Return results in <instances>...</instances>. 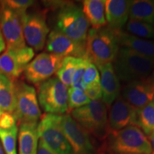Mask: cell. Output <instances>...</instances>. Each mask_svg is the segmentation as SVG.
<instances>
[{"label": "cell", "instance_id": "3", "mask_svg": "<svg viewBox=\"0 0 154 154\" xmlns=\"http://www.w3.org/2000/svg\"><path fill=\"white\" fill-rule=\"evenodd\" d=\"M72 118L88 133L99 138H103L109 133L106 105L101 99L72 111Z\"/></svg>", "mask_w": 154, "mask_h": 154}, {"label": "cell", "instance_id": "36", "mask_svg": "<svg viewBox=\"0 0 154 154\" xmlns=\"http://www.w3.org/2000/svg\"><path fill=\"white\" fill-rule=\"evenodd\" d=\"M148 138H149V140L151 145V149H152L151 154H154V133H153V134H151L150 136H148Z\"/></svg>", "mask_w": 154, "mask_h": 154}, {"label": "cell", "instance_id": "33", "mask_svg": "<svg viewBox=\"0 0 154 154\" xmlns=\"http://www.w3.org/2000/svg\"><path fill=\"white\" fill-rule=\"evenodd\" d=\"M84 93L91 101H96L102 99V91L101 84L87 86L84 90Z\"/></svg>", "mask_w": 154, "mask_h": 154}, {"label": "cell", "instance_id": "28", "mask_svg": "<svg viewBox=\"0 0 154 154\" xmlns=\"http://www.w3.org/2000/svg\"><path fill=\"white\" fill-rule=\"evenodd\" d=\"M91 102L84 91L74 87L68 88V111L84 106Z\"/></svg>", "mask_w": 154, "mask_h": 154}, {"label": "cell", "instance_id": "1", "mask_svg": "<svg viewBox=\"0 0 154 154\" xmlns=\"http://www.w3.org/2000/svg\"><path fill=\"white\" fill-rule=\"evenodd\" d=\"M86 55L96 66L112 63L119 49L116 31L109 27L92 28L86 41Z\"/></svg>", "mask_w": 154, "mask_h": 154}, {"label": "cell", "instance_id": "2", "mask_svg": "<svg viewBox=\"0 0 154 154\" xmlns=\"http://www.w3.org/2000/svg\"><path fill=\"white\" fill-rule=\"evenodd\" d=\"M113 68L119 81L128 83L149 78L154 69V60L132 50L119 47Z\"/></svg>", "mask_w": 154, "mask_h": 154}, {"label": "cell", "instance_id": "17", "mask_svg": "<svg viewBox=\"0 0 154 154\" xmlns=\"http://www.w3.org/2000/svg\"><path fill=\"white\" fill-rule=\"evenodd\" d=\"M131 1L107 0L105 1V15L109 27L116 31L120 29L127 23L129 17Z\"/></svg>", "mask_w": 154, "mask_h": 154}, {"label": "cell", "instance_id": "37", "mask_svg": "<svg viewBox=\"0 0 154 154\" xmlns=\"http://www.w3.org/2000/svg\"><path fill=\"white\" fill-rule=\"evenodd\" d=\"M149 78H150V79H151V80L152 81V82H153V84H154V69L153 70V72H152L151 74L150 75Z\"/></svg>", "mask_w": 154, "mask_h": 154}, {"label": "cell", "instance_id": "27", "mask_svg": "<svg viewBox=\"0 0 154 154\" xmlns=\"http://www.w3.org/2000/svg\"><path fill=\"white\" fill-rule=\"evenodd\" d=\"M18 131L17 125L8 130L0 129V141L5 154H17V140Z\"/></svg>", "mask_w": 154, "mask_h": 154}, {"label": "cell", "instance_id": "6", "mask_svg": "<svg viewBox=\"0 0 154 154\" xmlns=\"http://www.w3.org/2000/svg\"><path fill=\"white\" fill-rule=\"evenodd\" d=\"M112 134L111 149L116 154H151L149 138L137 126H127Z\"/></svg>", "mask_w": 154, "mask_h": 154}, {"label": "cell", "instance_id": "8", "mask_svg": "<svg viewBox=\"0 0 154 154\" xmlns=\"http://www.w3.org/2000/svg\"><path fill=\"white\" fill-rule=\"evenodd\" d=\"M38 138L57 154H74L68 140L61 131L58 115L45 113L37 126Z\"/></svg>", "mask_w": 154, "mask_h": 154}, {"label": "cell", "instance_id": "5", "mask_svg": "<svg viewBox=\"0 0 154 154\" xmlns=\"http://www.w3.org/2000/svg\"><path fill=\"white\" fill-rule=\"evenodd\" d=\"M38 101L50 114L63 115L68 111V88L58 78H50L37 86Z\"/></svg>", "mask_w": 154, "mask_h": 154}, {"label": "cell", "instance_id": "34", "mask_svg": "<svg viewBox=\"0 0 154 154\" xmlns=\"http://www.w3.org/2000/svg\"><path fill=\"white\" fill-rule=\"evenodd\" d=\"M36 154H57L52 150L49 149L41 139H38Z\"/></svg>", "mask_w": 154, "mask_h": 154}, {"label": "cell", "instance_id": "4", "mask_svg": "<svg viewBox=\"0 0 154 154\" xmlns=\"http://www.w3.org/2000/svg\"><path fill=\"white\" fill-rule=\"evenodd\" d=\"M56 20V29L74 41L86 43L89 24L80 7L70 4L63 5Z\"/></svg>", "mask_w": 154, "mask_h": 154}, {"label": "cell", "instance_id": "18", "mask_svg": "<svg viewBox=\"0 0 154 154\" xmlns=\"http://www.w3.org/2000/svg\"><path fill=\"white\" fill-rule=\"evenodd\" d=\"M119 46L154 60V41L135 36L126 32L116 31Z\"/></svg>", "mask_w": 154, "mask_h": 154}, {"label": "cell", "instance_id": "24", "mask_svg": "<svg viewBox=\"0 0 154 154\" xmlns=\"http://www.w3.org/2000/svg\"><path fill=\"white\" fill-rule=\"evenodd\" d=\"M80 59L81 58L73 57H64L56 73L57 78L68 88L72 87L73 79L79 64Z\"/></svg>", "mask_w": 154, "mask_h": 154}, {"label": "cell", "instance_id": "19", "mask_svg": "<svg viewBox=\"0 0 154 154\" xmlns=\"http://www.w3.org/2000/svg\"><path fill=\"white\" fill-rule=\"evenodd\" d=\"M37 123L22 124L18 131L19 154H36L38 142Z\"/></svg>", "mask_w": 154, "mask_h": 154}, {"label": "cell", "instance_id": "38", "mask_svg": "<svg viewBox=\"0 0 154 154\" xmlns=\"http://www.w3.org/2000/svg\"><path fill=\"white\" fill-rule=\"evenodd\" d=\"M0 154H5V151H4V150L2 149V146L1 145V143H0Z\"/></svg>", "mask_w": 154, "mask_h": 154}, {"label": "cell", "instance_id": "16", "mask_svg": "<svg viewBox=\"0 0 154 154\" xmlns=\"http://www.w3.org/2000/svg\"><path fill=\"white\" fill-rule=\"evenodd\" d=\"M97 68L100 71L102 101L106 105L111 106L120 96V81L116 74L112 63L100 65Z\"/></svg>", "mask_w": 154, "mask_h": 154}, {"label": "cell", "instance_id": "30", "mask_svg": "<svg viewBox=\"0 0 154 154\" xmlns=\"http://www.w3.org/2000/svg\"><path fill=\"white\" fill-rule=\"evenodd\" d=\"M88 61H89V59H88V57L81 58L79 64L76 72L74 74V79H73L72 87L79 88V89L82 90L84 91L86 89V86L83 82V76H84L86 65H87Z\"/></svg>", "mask_w": 154, "mask_h": 154}, {"label": "cell", "instance_id": "20", "mask_svg": "<svg viewBox=\"0 0 154 154\" xmlns=\"http://www.w3.org/2000/svg\"><path fill=\"white\" fill-rule=\"evenodd\" d=\"M82 11L93 28L103 27L107 24L103 0H85L83 2Z\"/></svg>", "mask_w": 154, "mask_h": 154}, {"label": "cell", "instance_id": "32", "mask_svg": "<svg viewBox=\"0 0 154 154\" xmlns=\"http://www.w3.org/2000/svg\"><path fill=\"white\" fill-rule=\"evenodd\" d=\"M17 125V120L13 113L2 112L0 114V129L8 130Z\"/></svg>", "mask_w": 154, "mask_h": 154}, {"label": "cell", "instance_id": "14", "mask_svg": "<svg viewBox=\"0 0 154 154\" xmlns=\"http://www.w3.org/2000/svg\"><path fill=\"white\" fill-rule=\"evenodd\" d=\"M154 84L150 78L127 83L122 90V98L138 109L153 101Z\"/></svg>", "mask_w": 154, "mask_h": 154}, {"label": "cell", "instance_id": "26", "mask_svg": "<svg viewBox=\"0 0 154 154\" xmlns=\"http://www.w3.org/2000/svg\"><path fill=\"white\" fill-rule=\"evenodd\" d=\"M128 33L139 38H154V26L140 21L129 19L126 23Z\"/></svg>", "mask_w": 154, "mask_h": 154}, {"label": "cell", "instance_id": "13", "mask_svg": "<svg viewBox=\"0 0 154 154\" xmlns=\"http://www.w3.org/2000/svg\"><path fill=\"white\" fill-rule=\"evenodd\" d=\"M46 43L47 51L54 54L62 57H87L86 43L74 41L56 29L50 32Z\"/></svg>", "mask_w": 154, "mask_h": 154}, {"label": "cell", "instance_id": "23", "mask_svg": "<svg viewBox=\"0 0 154 154\" xmlns=\"http://www.w3.org/2000/svg\"><path fill=\"white\" fill-rule=\"evenodd\" d=\"M129 17L131 19L154 25V1H131Z\"/></svg>", "mask_w": 154, "mask_h": 154}, {"label": "cell", "instance_id": "25", "mask_svg": "<svg viewBox=\"0 0 154 154\" xmlns=\"http://www.w3.org/2000/svg\"><path fill=\"white\" fill-rule=\"evenodd\" d=\"M136 126L149 136L154 133V103L152 101L145 106L136 109Z\"/></svg>", "mask_w": 154, "mask_h": 154}, {"label": "cell", "instance_id": "12", "mask_svg": "<svg viewBox=\"0 0 154 154\" xmlns=\"http://www.w3.org/2000/svg\"><path fill=\"white\" fill-rule=\"evenodd\" d=\"M25 42L36 51L44 49L47 42L49 28L46 19L40 13L25 12L19 14Z\"/></svg>", "mask_w": 154, "mask_h": 154}, {"label": "cell", "instance_id": "21", "mask_svg": "<svg viewBox=\"0 0 154 154\" xmlns=\"http://www.w3.org/2000/svg\"><path fill=\"white\" fill-rule=\"evenodd\" d=\"M15 82L0 74V112L14 113L16 106Z\"/></svg>", "mask_w": 154, "mask_h": 154}, {"label": "cell", "instance_id": "39", "mask_svg": "<svg viewBox=\"0 0 154 154\" xmlns=\"http://www.w3.org/2000/svg\"><path fill=\"white\" fill-rule=\"evenodd\" d=\"M153 103H154V96H153Z\"/></svg>", "mask_w": 154, "mask_h": 154}, {"label": "cell", "instance_id": "29", "mask_svg": "<svg viewBox=\"0 0 154 154\" xmlns=\"http://www.w3.org/2000/svg\"><path fill=\"white\" fill-rule=\"evenodd\" d=\"M83 82L86 88L100 84V74L97 66L90 60L86 65L85 72L83 76Z\"/></svg>", "mask_w": 154, "mask_h": 154}, {"label": "cell", "instance_id": "35", "mask_svg": "<svg viewBox=\"0 0 154 154\" xmlns=\"http://www.w3.org/2000/svg\"><path fill=\"white\" fill-rule=\"evenodd\" d=\"M6 49L5 42L4 40L2 34L1 29H0V54H2Z\"/></svg>", "mask_w": 154, "mask_h": 154}, {"label": "cell", "instance_id": "10", "mask_svg": "<svg viewBox=\"0 0 154 154\" xmlns=\"http://www.w3.org/2000/svg\"><path fill=\"white\" fill-rule=\"evenodd\" d=\"M58 123L74 154H94V148L88 133L72 116L58 115Z\"/></svg>", "mask_w": 154, "mask_h": 154}, {"label": "cell", "instance_id": "7", "mask_svg": "<svg viewBox=\"0 0 154 154\" xmlns=\"http://www.w3.org/2000/svg\"><path fill=\"white\" fill-rule=\"evenodd\" d=\"M16 106L13 113L19 125L37 123L41 119L37 94L33 86L22 82H15Z\"/></svg>", "mask_w": 154, "mask_h": 154}, {"label": "cell", "instance_id": "15", "mask_svg": "<svg viewBox=\"0 0 154 154\" xmlns=\"http://www.w3.org/2000/svg\"><path fill=\"white\" fill-rule=\"evenodd\" d=\"M136 109L119 96L113 102L109 112L108 125L111 133L119 131L127 126H136Z\"/></svg>", "mask_w": 154, "mask_h": 154}, {"label": "cell", "instance_id": "31", "mask_svg": "<svg viewBox=\"0 0 154 154\" xmlns=\"http://www.w3.org/2000/svg\"><path fill=\"white\" fill-rule=\"evenodd\" d=\"M2 2L7 7L19 14L26 12V9L34 2L32 0H7Z\"/></svg>", "mask_w": 154, "mask_h": 154}, {"label": "cell", "instance_id": "22", "mask_svg": "<svg viewBox=\"0 0 154 154\" xmlns=\"http://www.w3.org/2000/svg\"><path fill=\"white\" fill-rule=\"evenodd\" d=\"M24 69L19 62L16 51L6 49L0 54V74L16 80L24 72Z\"/></svg>", "mask_w": 154, "mask_h": 154}, {"label": "cell", "instance_id": "9", "mask_svg": "<svg viewBox=\"0 0 154 154\" xmlns=\"http://www.w3.org/2000/svg\"><path fill=\"white\" fill-rule=\"evenodd\" d=\"M0 29L6 49L17 51L26 47L20 15L0 2Z\"/></svg>", "mask_w": 154, "mask_h": 154}, {"label": "cell", "instance_id": "11", "mask_svg": "<svg viewBox=\"0 0 154 154\" xmlns=\"http://www.w3.org/2000/svg\"><path fill=\"white\" fill-rule=\"evenodd\" d=\"M63 58L51 53L40 54L25 67L23 72L25 79L34 84H39L49 79L57 73Z\"/></svg>", "mask_w": 154, "mask_h": 154}]
</instances>
